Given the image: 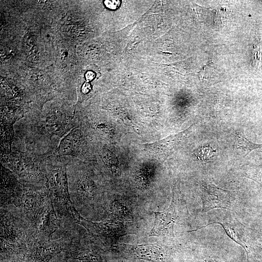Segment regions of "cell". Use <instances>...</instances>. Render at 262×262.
<instances>
[{"label": "cell", "instance_id": "obj_7", "mask_svg": "<svg viewBox=\"0 0 262 262\" xmlns=\"http://www.w3.org/2000/svg\"><path fill=\"white\" fill-rule=\"evenodd\" d=\"M222 212L223 213H221V215L215 214L213 221H210V222L206 225L188 231H196L213 224H219L224 229L228 236L244 249L246 254L247 262H249L253 242L251 236V232L253 229L241 223L232 213L231 211Z\"/></svg>", "mask_w": 262, "mask_h": 262}, {"label": "cell", "instance_id": "obj_16", "mask_svg": "<svg viewBox=\"0 0 262 262\" xmlns=\"http://www.w3.org/2000/svg\"><path fill=\"white\" fill-rule=\"evenodd\" d=\"M72 258L86 262H107L104 257L96 248L78 250L71 256Z\"/></svg>", "mask_w": 262, "mask_h": 262}, {"label": "cell", "instance_id": "obj_18", "mask_svg": "<svg viewBox=\"0 0 262 262\" xmlns=\"http://www.w3.org/2000/svg\"><path fill=\"white\" fill-rule=\"evenodd\" d=\"M111 212L120 220H128L131 219V215L127 209L117 201L112 204Z\"/></svg>", "mask_w": 262, "mask_h": 262}, {"label": "cell", "instance_id": "obj_8", "mask_svg": "<svg viewBox=\"0 0 262 262\" xmlns=\"http://www.w3.org/2000/svg\"><path fill=\"white\" fill-rule=\"evenodd\" d=\"M79 224L86 229L95 239L111 247L115 246L120 237L130 234L120 221L115 219L93 222L81 216Z\"/></svg>", "mask_w": 262, "mask_h": 262}, {"label": "cell", "instance_id": "obj_24", "mask_svg": "<svg viewBox=\"0 0 262 262\" xmlns=\"http://www.w3.org/2000/svg\"></svg>", "mask_w": 262, "mask_h": 262}, {"label": "cell", "instance_id": "obj_23", "mask_svg": "<svg viewBox=\"0 0 262 262\" xmlns=\"http://www.w3.org/2000/svg\"><path fill=\"white\" fill-rule=\"evenodd\" d=\"M85 77L87 81H90L94 78L95 74L92 71H89L86 73Z\"/></svg>", "mask_w": 262, "mask_h": 262}, {"label": "cell", "instance_id": "obj_1", "mask_svg": "<svg viewBox=\"0 0 262 262\" xmlns=\"http://www.w3.org/2000/svg\"><path fill=\"white\" fill-rule=\"evenodd\" d=\"M79 124L76 112L59 107L25 113L14 125L12 148L37 156L53 154L62 139Z\"/></svg>", "mask_w": 262, "mask_h": 262}, {"label": "cell", "instance_id": "obj_4", "mask_svg": "<svg viewBox=\"0 0 262 262\" xmlns=\"http://www.w3.org/2000/svg\"><path fill=\"white\" fill-rule=\"evenodd\" d=\"M0 161L1 165L16 174L22 181L46 186L43 156L12 148L10 152L1 154Z\"/></svg>", "mask_w": 262, "mask_h": 262}, {"label": "cell", "instance_id": "obj_9", "mask_svg": "<svg viewBox=\"0 0 262 262\" xmlns=\"http://www.w3.org/2000/svg\"><path fill=\"white\" fill-rule=\"evenodd\" d=\"M202 203L201 213L215 209L231 211L235 200V191L220 188L212 183H201L199 186Z\"/></svg>", "mask_w": 262, "mask_h": 262}, {"label": "cell", "instance_id": "obj_17", "mask_svg": "<svg viewBox=\"0 0 262 262\" xmlns=\"http://www.w3.org/2000/svg\"><path fill=\"white\" fill-rule=\"evenodd\" d=\"M235 135L238 146L245 152V156L254 149L262 148V144L254 143L249 141L243 131H238Z\"/></svg>", "mask_w": 262, "mask_h": 262}, {"label": "cell", "instance_id": "obj_22", "mask_svg": "<svg viewBox=\"0 0 262 262\" xmlns=\"http://www.w3.org/2000/svg\"><path fill=\"white\" fill-rule=\"evenodd\" d=\"M91 89V85L89 82H85L84 83L82 87V92L84 94H86Z\"/></svg>", "mask_w": 262, "mask_h": 262}, {"label": "cell", "instance_id": "obj_15", "mask_svg": "<svg viewBox=\"0 0 262 262\" xmlns=\"http://www.w3.org/2000/svg\"><path fill=\"white\" fill-rule=\"evenodd\" d=\"M59 225L60 220L56 215L51 201L37 227L36 234L49 241L51 235L59 228Z\"/></svg>", "mask_w": 262, "mask_h": 262}, {"label": "cell", "instance_id": "obj_14", "mask_svg": "<svg viewBox=\"0 0 262 262\" xmlns=\"http://www.w3.org/2000/svg\"><path fill=\"white\" fill-rule=\"evenodd\" d=\"M120 247L131 256L139 260L151 262H165L170 254L157 243L128 245L119 243Z\"/></svg>", "mask_w": 262, "mask_h": 262}, {"label": "cell", "instance_id": "obj_21", "mask_svg": "<svg viewBox=\"0 0 262 262\" xmlns=\"http://www.w3.org/2000/svg\"><path fill=\"white\" fill-rule=\"evenodd\" d=\"M105 6L109 9L115 10L117 8L120 3L119 0H106L104 1Z\"/></svg>", "mask_w": 262, "mask_h": 262}, {"label": "cell", "instance_id": "obj_12", "mask_svg": "<svg viewBox=\"0 0 262 262\" xmlns=\"http://www.w3.org/2000/svg\"><path fill=\"white\" fill-rule=\"evenodd\" d=\"M195 124L184 130L158 141L142 144L146 151L161 158H165L173 153L182 145L192 132Z\"/></svg>", "mask_w": 262, "mask_h": 262}, {"label": "cell", "instance_id": "obj_3", "mask_svg": "<svg viewBox=\"0 0 262 262\" xmlns=\"http://www.w3.org/2000/svg\"><path fill=\"white\" fill-rule=\"evenodd\" d=\"M0 242L2 251L21 252L30 246L36 229L21 215L8 210H1Z\"/></svg>", "mask_w": 262, "mask_h": 262}, {"label": "cell", "instance_id": "obj_20", "mask_svg": "<svg viewBox=\"0 0 262 262\" xmlns=\"http://www.w3.org/2000/svg\"><path fill=\"white\" fill-rule=\"evenodd\" d=\"M196 262H226L222 258L213 255L201 256Z\"/></svg>", "mask_w": 262, "mask_h": 262}, {"label": "cell", "instance_id": "obj_5", "mask_svg": "<svg viewBox=\"0 0 262 262\" xmlns=\"http://www.w3.org/2000/svg\"><path fill=\"white\" fill-rule=\"evenodd\" d=\"M51 201L46 186L24 182L23 193L17 208L24 218L36 229Z\"/></svg>", "mask_w": 262, "mask_h": 262}, {"label": "cell", "instance_id": "obj_11", "mask_svg": "<svg viewBox=\"0 0 262 262\" xmlns=\"http://www.w3.org/2000/svg\"><path fill=\"white\" fill-rule=\"evenodd\" d=\"M1 169V205L17 208L23 193L24 182L9 169L2 165Z\"/></svg>", "mask_w": 262, "mask_h": 262}, {"label": "cell", "instance_id": "obj_19", "mask_svg": "<svg viewBox=\"0 0 262 262\" xmlns=\"http://www.w3.org/2000/svg\"><path fill=\"white\" fill-rule=\"evenodd\" d=\"M252 59L253 65L259 68L262 65V51L260 45L257 44L254 45L252 50Z\"/></svg>", "mask_w": 262, "mask_h": 262}, {"label": "cell", "instance_id": "obj_2", "mask_svg": "<svg viewBox=\"0 0 262 262\" xmlns=\"http://www.w3.org/2000/svg\"><path fill=\"white\" fill-rule=\"evenodd\" d=\"M69 157L53 154L43 157L46 186L52 200L77 223L81 216L75 209L70 196L67 167Z\"/></svg>", "mask_w": 262, "mask_h": 262}, {"label": "cell", "instance_id": "obj_6", "mask_svg": "<svg viewBox=\"0 0 262 262\" xmlns=\"http://www.w3.org/2000/svg\"><path fill=\"white\" fill-rule=\"evenodd\" d=\"M154 222L148 236L174 237L175 225L189 215L185 202L174 191L169 207L163 212H154Z\"/></svg>", "mask_w": 262, "mask_h": 262}, {"label": "cell", "instance_id": "obj_10", "mask_svg": "<svg viewBox=\"0 0 262 262\" xmlns=\"http://www.w3.org/2000/svg\"><path fill=\"white\" fill-rule=\"evenodd\" d=\"M85 134L80 125L73 129L62 139L54 154L82 160L86 157L87 150Z\"/></svg>", "mask_w": 262, "mask_h": 262}, {"label": "cell", "instance_id": "obj_13", "mask_svg": "<svg viewBox=\"0 0 262 262\" xmlns=\"http://www.w3.org/2000/svg\"><path fill=\"white\" fill-rule=\"evenodd\" d=\"M44 239L36 234L29 246L31 253L28 262H48L67 245L66 240H64L63 238L52 242L43 240Z\"/></svg>", "mask_w": 262, "mask_h": 262}]
</instances>
